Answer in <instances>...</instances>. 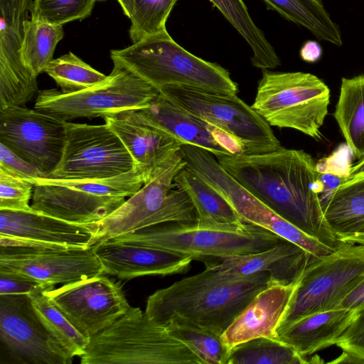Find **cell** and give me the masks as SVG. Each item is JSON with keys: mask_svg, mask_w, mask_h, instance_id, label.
<instances>
[{"mask_svg": "<svg viewBox=\"0 0 364 364\" xmlns=\"http://www.w3.org/2000/svg\"><path fill=\"white\" fill-rule=\"evenodd\" d=\"M82 364H203L166 328L138 307L90 338Z\"/></svg>", "mask_w": 364, "mask_h": 364, "instance_id": "5b68a950", "label": "cell"}, {"mask_svg": "<svg viewBox=\"0 0 364 364\" xmlns=\"http://www.w3.org/2000/svg\"><path fill=\"white\" fill-rule=\"evenodd\" d=\"M95 1H103V0H95ZM117 1H118V3L119 4L120 0H117Z\"/></svg>", "mask_w": 364, "mask_h": 364, "instance_id": "bcb514c9", "label": "cell"}, {"mask_svg": "<svg viewBox=\"0 0 364 364\" xmlns=\"http://www.w3.org/2000/svg\"><path fill=\"white\" fill-rule=\"evenodd\" d=\"M0 272L46 287L104 274L93 247H77L0 235Z\"/></svg>", "mask_w": 364, "mask_h": 364, "instance_id": "8fae6325", "label": "cell"}, {"mask_svg": "<svg viewBox=\"0 0 364 364\" xmlns=\"http://www.w3.org/2000/svg\"><path fill=\"white\" fill-rule=\"evenodd\" d=\"M159 91L174 104L240 139L246 146L247 154L283 147L271 126L237 95L177 85L162 86Z\"/></svg>", "mask_w": 364, "mask_h": 364, "instance_id": "7c38bea8", "label": "cell"}, {"mask_svg": "<svg viewBox=\"0 0 364 364\" xmlns=\"http://www.w3.org/2000/svg\"><path fill=\"white\" fill-rule=\"evenodd\" d=\"M364 306V281L348 294L338 307L356 310ZM337 308V307H336Z\"/></svg>", "mask_w": 364, "mask_h": 364, "instance_id": "b9f144b4", "label": "cell"}, {"mask_svg": "<svg viewBox=\"0 0 364 364\" xmlns=\"http://www.w3.org/2000/svg\"><path fill=\"white\" fill-rule=\"evenodd\" d=\"M104 119L128 150L135 168L142 172L144 183L181 149L183 144L176 137L145 123L136 110L124 111Z\"/></svg>", "mask_w": 364, "mask_h": 364, "instance_id": "ffe728a7", "label": "cell"}, {"mask_svg": "<svg viewBox=\"0 0 364 364\" xmlns=\"http://www.w3.org/2000/svg\"><path fill=\"white\" fill-rule=\"evenodd\" d=\"M110 57L158 90L177 85L223 94L238 92L226 69L193 55L176 43L167 30L127 48L112 50Z\"/></svg>", "mask_w": 364, "mask_h": 364, "instance_id": "277c9868", "label": "cell"}, {"mask_svg": "<svg viewBox=\"0 0 364 364\" xmlns=\"http://www.w3.org/2000/svg\"><path fill=\"white\" fill-rule=\"evenodd\" d=\"M299 54L304 61L315 63L321 57L322 49L316 41H308L300 49Z\"/></svg>", "mask_w": 364, "mask_h": 364, "instance_id": "7bdbcfd3", "label": "cell"}, {"mask_svg": "<svg viewBox=\"0 0 364 364\" xmlns=\"http://www.w3.org/2000/svg\"><path fill=\"white\" fill-rule=\"evenodd\" d=\"M65 141V122L36 109H0V143L49 177L59 164Z\"/></svg>", "mask_w": 364, "mask_h": 364, "instance_id": "e0dca14e", "label": "cell"}, {"mask_svg": "<svg viewBox=\"0 0 364 364\" xmlns=\"http://www.w3.org/2000/svg\"><path fill=\"white\" fill-rule=\"evenodd\" d=\"M362 176H364V159L359 160L358 162L350 166L348 176L346 178L345 181L358 178Z\"/></svg>", "mask_w": 364, "mask_h": 364, "instance_id": "ee69618b", "label": "cell"}, {"mask_svg": "<svg viewBox=\"0 0 364 364\" xmlns=\"http://www.w3.org/2000/svg\"><path fill=\"white\" fill-rule=\"evenodd\" d=\"M336 345L342 353L331 363L364 364V306L355 310L353 320Z\"/></svg>", "mask_w": 364, "mask_h": 364, "instance_id": "f35d334b", "label": "cell"}, {"mask_svg": "<svg viewBox=\"0 0 364 364\" xmlns=\"http://www.w3.org/2000/svg\"><path fill=\"white\" fill-rule=\"evenodd\" d=\"M95 0H33L31 18L62 25L87 18Z\"/></svg>", "mask_w": 364, "mask_h": 364, "instance_id": "8d00e7d4", "label": "cell"}, {"mask_svg": "<svg viewBox=\"0 0 364 364\" xmlns=\"http://www.w3.org/2000/svg\"><path fill=\"white\" fill-rule=\"evenodd\" d=\"M178 0H133L129 37L132 43L166 31L168 17Z\"/></svg>", "mask_w": 364, "mask_h": 364, "instance_id": "d590c367", "label": "cell"}, {"mask_svg": "<svg viewBox=\"0 0 364 364\" xmlns=\"http://www.w3.org/2000/svg\"><path fill=\"white\" fill-rule=\"evenodd\" d=\"M186 166L181 149L136 193L96 222L90 246L159 224L196 223L197 215L191 198L183 191L174 189V178Z\"/></svg>", "mask_w": 364, "mask_h": 364, "instance_id": "52a82bcc", "label": "cell"}, {"mask_svg": "<svg viewBox=\"0 0 364 364\" xmlns=\"http://www.w3.org/2000/svg\"><path fill=\"white\" fill-rule=\"evenodd\" d=\"M363 281L364 244L340 242L331 253L306 267L277 330L338 307Z\"/></svg>", "mask_w": 364, "mask_h": 364, "instance_id": "30bf717a", "label": "cell"}, {"mask_svg": "<svg viewBox=\"0 0 364 364\" xmlns=\"http://www.w3.org/2000/svg\"><path fill=\"white\" fill-rule=\"evenodd\" d=\"M355 310L337 307L303 317L277 331V338L303 358L336 345L353 318Z\"/></svg>", "mask_w": 364, "mask_h": 364, "instance_id": "d4e9b609", "label": "cell"}, {"mask_svg": "<svg viewBox=\"0 0 364 364\" xmlns=\"http://www.w3.org/2000/svg\"><path fill=\"white\" fill-rule=\"evenodd\" d=\"M268 9L304 27L318 40L337 46L343 44L338 26L331 19L322 0H262Z\"/></svg>", "mask_w": 364, "mask_h": 364, "instance_id": "f546056e", "label": "cell"}, {"mask_svg": "<svg viewBox=\"0 0 364 364\" xmlns=\"http://www.w3.org/2000/svg\"><path fill=\"white\" fill-rule=\"evenodd\" d=\"M143 122L165 130L183 144L204 149L215 157L247 154L244 143L227 131L188 112L160 95L144 109L136 110Z\"/></svg>", "mask_w": 364, "mask_h": 364, "instance_id": "d6986e66", "label": "cell"}, {"mask_svg": "<svg viewBox=\"0 0 364 364\" xmlns=\"http://www.w3.org/2000/svg\"><path fill=\"white\" fill-rule=\"evenodd\" d=\"M0 168L26 179L46 177L37 168L1 143Z\"/></svg>", "mask_w": 364, "mask_h": 364, "instance_id": "ab89813d", "label": "cell"}, {"mask_svg": "<svg viewBox=\"0 0 364 364\" xmlns=\"http://www.w3.org/2000/svg\"><path fill=\"white\" fill-rule=\"evenodd\" d=\"M174 184L191 198L198 224L205 226H241L245 224L228 200L186 166L176 176Z\"/></svg>", "mask_w": 364, "mask_h": 364, "instance_id": "4316f807", "label": "cell"}, {"mask_svg": "<svg viewBox=\"0 0 364 364\" xmlns=\"http://www.w3.org/2000/svg\"><path fill=\"white\" fill-rule=\"evenodd\" d=\"M333 116L351 155L364 159V74L342 78Z\"/></svg>", "mask_w": 364, "mask_h": 364, "instance_id": "83f0119b", "label": "cell"}, {"mask_svg": "<svg viewBox=\"0 0 364 364\" xmlns=\"http://www.w3.org/2000/svg\"><path fill=\"white\" fill-rule=\"evenodd\" d=\"M42 285L32 279L8 272H0V295L29 294Z\"/></svg>", "mask_w": 364, "mask_h": 364, "instance_id": "60d3db41", "label": "cell"}, {"mask_svg": "<svg viewBox=\"0 0 364 364\" xmlns=\"http://www.w3.org/2000/svg\"><path fill=\"white\" fill-rule=\"evenodd\" d=\"M323 213L338 241L364 244V176L345 181L331 194Z\"/></svg>", "mask_w": 364, "mask_h": 364, "instance_id": "484cf974", "label": "cell"}, {"mask_svg": "<svg viewBox=\"0 0 364 364\" xmlns=\"http://www.w3.org/2000/svg\"><path fill=\"white\" fill-rule=\"evenodd\" d=\"M296 284H272L259 292L222 335L229 349L258 337L277 338Z\"/></svg>", "mask_w": 364, "mask_h": 364, "instance_id": "603a6c76", "label": "cell"}, {"mask_svg": "<svg viewBox=\"0 0 364 364\" xmlns=\"http://www.w3.org/2000/svg\"><path fill=\"white\" fill-rule=\"evenodd\" d=\"M135 168L128 150L106 124L65 122V141L59 164L48 177L64 180H100Z\"/></svg>", "mask_w": 364, "mask_h": 364, "instance_id": "5bb4252c", "label": "cell"}, {"mask_svg": "<svg viewBox=\"0 0 364 364\" xmlns=\"http://www.w3.org/2000/svg\"><path fill=\"white\" fill-rule=\"evenodd\" d=\"M119 5L124 15L130 18L133 9V0H120Z\"/></svg>", "mask_w": 364, "mask_h": 364, "instance_id": "f6af8a7d", "label": "cell"}, {"mask_svg": "<svg viewBox=\"0 0 364 364\" xmlns=\"http://www.w3.org/2000/svg\"><path fill=\"white\" fill-rule=\"evenodd\" d=\"M262 70L252 107L269 126L293 129L321 139L330 104L327 85L308 73Z\"/></svg>", "mask_w": 364, "mask_h": 364, "instance_id": "ba28073f", "label": "cell"}, {"mask_svg": "<svg viewBox=\"0 0 364 364\" xmlns=\"http://www.w3.org/2000/svg\"><path fill=\"white\" fill-rule=\"evenodd\" d=\"M34 184L0 168V210L34 212L29 201Z\"/></svg>", "mask_w": 364, "mask_h": 364, "instance_id": "74e56055", "label": "cell"}, {"mask_svg": "<svg viewBox=\"0 0 364 364\" xmlns=\"http://www.w3.org/2000/svg\"><path fill=\"white\" fill-rule=\"evenodd\" d=\"M30 180L33 184L31 208L68 222H98L136 193L144 185L140 169L100 180H64L48 177Z\"/></svg>", "mask_w": 364, "mask_h": 364, "instance_id": "8992f818", "label": "cell"}, {"mask_svg": "<svg viewBox=\"0 0 364 364\" xmlns=\"http://www.w3.org/2000/svg\"><path fill=\"white\" fill-rule=\"evenodd\" d=\"M97 227L96 222L73 223L37 211L0 210V235L88 247Z\"/></svg>", "mask_w": 364, "mask_h": 364, "instance_id": "cb8c5ba5", "label": "cell"}, {"mask_svg": "<svg viewBox=\"0 0 364 364\" xmlns=\"http://www.w3.org/2000/svg\"><path fill=\"white\" fill-rule=\"evenodd\" d=\"M223 168L256 198L306 234L336 248L319 195L323 186L313 157L281 149L258 154L215 157Z\"/></svg>", "mask_w": 364, "mask_h": 364, "instance_id": "6da1fadb", "label": "cell"}, {"mask_svg": "<svg viewBox=\"0 0 364 364\" xmlns=\"http://www.w3.org/2000/svg\"><path fill=\"white\" fill-rule=\"evenodd\" d=\"M282 238L259 226H205L168 223L124 234L109 242L136 244L203 262L267 250Z\"/></svg>", "mask_w": 364, "mask_h": 364, "instance_id": "3957f363", "label": "cell"}, {"mask_svg": "<svg viewBox=\"0 0 364 364\" xmlns=\"http://www.w3.org/2000/svg\"><path fill=\"white\" fill-rule=\"evenodd\" d=\"M316 259L298 245L282 238L267 250L223 257L205 265L230 276L267 272L274 284L291 285L298 282L306 267Z\"/></svg>", "mask_w": 364, "mask_h": 364, "instance_id": "7402d4cb", "label": "cell"}, {"mask_svg": "<svg viewBox=\"0 0 364 364\" xmlns=\"http://www.w3.org/2000/svg\"><path fill=\"white\" fill-rule=\"evenodd\" d=\"M46 293L68 321L90 339L131 307L120 284L105 274L48 289Z\"/></svg>", "mask_w": 364, "mask_h": 364, "instance_id": "9a60e30c", "label": "cell"}, {"mask_svg": "<svg viewBox=\"0 0 364 364\" xmlns=\"http://www.w3.org/2000/svg\"><path fill=\"white\" fill-rule=\"evenodd\" d=\"M41 287L31 291L28 296L38 318L55 341L72 358L81 357L90 339L83 336L50 299Z\"/></svg>", "mask_w": 364, "mask_h": 364, "instance_id": "4dcf8cb0", "label": "cell"}, {"mask_svg": "<svg viewBox=\"0 0 364 364\" xmlns=\"http://www.w3.org/2000/svg\"><path fill=\"white\" fill-rule=\"evenodd\" d=\"M185 161L188 168L228 200L244 223L263 228L298 245L316 258H322L335 250L306 234L271 210L228 174L208 151L191 146L185 153Z\"/></svg>", "mask_w": 364, "mask_h": 364, "instance_id": "4fadbf2b", "label": "cell"}, {"mask_svg": "<svg viewBox=\"0 0 364 364\" xmlns=\"http://www.w3.org/2000/svg\"><path fill=\"white\" fill-rule=\"evenodd\" d=\"M0 341L6 363L70 364L73 360L43 326L28 294L0 295Z\"/></svg>", "mask_w": 364, "mask_h": 364, "instance_id": "2e32d148", "label": "cell"}, {"mask_svg": "<svg viewBox=\"0 0 364 364\" xmlns=\"http://www.w3.org/2000/svg\"><path fill=\"white\" fill-rule=\"evenodd\" d=\"M45 73L55 80L65 94L88 89L107 77L72 52L53 59Z\"/></svg>", "mask_w": 364, "mask_h": 364, "instance_id": "e575fe53", "label": "cell"}, {"mask_svg": "<svg viewBox=\"0 0 364 364\" xmlns=\"http://www.w3.org/2000/svg\"><path fill=\"white\" fill-rule=\"evenodd\" d=\"M92 247L104 274L120 279L186 273L193 261L188 257L136 244L105 241Z\"/></svg>", "mask_w": 364, "mask_h": 364, "instance_id": "44dd1931", "label": "cell"}, {"mask_svg": "<svg viewBox=\"0 0 364 364\" xmlns=\"http://www.w3.org/2000/svg\"><path fill=\"white\" fill-rule=\"evenodd\" d=\"M250 46L253 66L271 70L281 65L275 49L255 23L243 0H209Z\"/></svg>", "mask_w": 364, "mask_h": 364, "instance_id": "f1b7e54d", "label": "cell"}, {"mask_svg": "<svg viewBox=\"0 0 364 364\" xmlns=\"http://www.w3.org/2000/svg\"><path fill=\"white\" fill-rule=\"evenodd\" d=\"M33 0H0V109L24 106L38 91L37 77L23 63L24 22Z\"/></svg>", "mask_w": 364, "mask_h": 364, "instance_id": "ac0fdd59", "label": "cell"}, {"mask_svg": "<svg viewBox=\"0 0 364 364\" xmlns=\"http://www.w3.org/2000/svg\"><path fill=\"white\" fill-rule=\"evenodd\" d=\"M291 346L277 338L258 337L242 342L230 350L226 364H306Z\"/></svg>", "mask_w": 364, "mask_h": 364, "instance_id": "d6a6232c", "label": "cell"}, {"mask_svg": "<svg viewBox=\"0 0 364 364\" xmlns=\"http://www.w3.org/2000/svg\"><path fill=\"white\" fill-rule=\"evenodd\" d=\"M113 62L102 82L80 92L65 94L57 89L38 92L34 109L64 122L106 117L148 107L160 95L157 88L122 64Z\"/></svg>", "mask_w": 364, "mask_h": 364, "instance_id": "9c48e42d", "label": "cell"}, {"mask_svg": "<svg viewBox=\"0 0 364 364\" xmlns=\"http://www.w3.org/2000/svg\"><path fill=\"white\" fill-rule=\"evenodd\" d=\"M164 326L170 335L185 343L203 364H226L230 349L221 336L175 315Z\"/></svg>", "mask_w": 364, "mask_h": 364, "instance_id": "836d02e7", "label": "cell"}, {"mask_svg": "<svg viewBox=\"0 0 364 364\" xmlns=\"http://www.w3.org/2000/svg\"><path fill=\"white\" fill-rule=\"evenodd\" d=\"M62 25L27 19L23 25L21 57L24 65L36 77L45 73L53 60L58 43L63 38Z\"/></svg>", "mask_w": 364, "mask_h": 364, "instance_id": "1f68e13d", "label": "cell"}, {"mask_svg": "<svg viewBox=\"0 0 364 364\" xmlns=\"http://www.w3.org/2000/svg\"><path fill=\"white\" fill-rule=\"evenodd\" d=\"M272 284L267 272L237 277L205 267L156 290L147 299L145 313L164 326L175 315L222 336L257 294Z\"/></svg>", "mask_w": 364, "mask_h": 364, "instance_id": "7a4b0ae2", "label": "cell"}]
</instances>
